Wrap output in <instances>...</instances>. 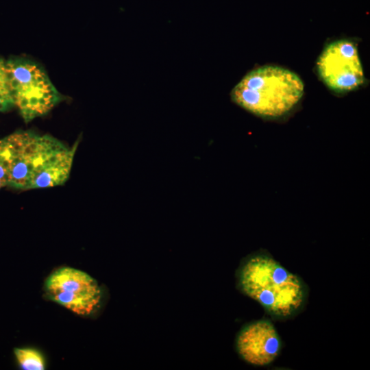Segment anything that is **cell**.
Returning <instances> with one entry per match:
<instances>
[{
  "mask_svg": "<svg viewBox=\"0 0 370 370\" xmlns=\"http://www.w3.org/2000/svg\"><path fill=\"white\" fill-rule=\"evenodd\" d=\"M5 70L14 106L26 123L47 114L61 101L47 73L35 62L10 59Z\"/></svg>",
  "mask_w": 370,
  "mask_h": 370,
  "instance_id": "277c9868",
  "label": "cell"
},
{
  "mask_svg": "<svg viewBox=\"0 0 370 370\" xmlns=\"http://www.w3.org/2000/svg\"><path fill=\"white\" fill-rule=\"evenodd\" d=\"M14 106L8 85L5 62L0 59V112L7 111Z\"/></svg>",
  "mask_w": 370,
  "mask_h": 370,
  "instance_id": "9c48e42d",
  "label": "cell"
},
{
  "mask_svg": "<svg viewBox=\"0 0 370 370\" xmlns=\"http://www.w3.org/2000/svg\"><path fill=\"white\" fill-rule=\"evenodd\" d=\"M9 173L8 167L5 155L0 143V189L8 186Z\"/></svg>",
  "mask_w": 370,
  "mask_h": 370,
  "instance_id": "30bf717a",
  "label": "cell"
},
{
  "mask_svg": "<svg viewBox=\"0 0 370 370\" xmlns=\"http://www.w3.org/2000/svg\"><path fill=\"white\" fill-rule=\"evenodd\" d=\"M236 281L244 295L277 318L293 316L306 301V288L302 280L266 254L244 258L237 269Z\"/></svg>",
  "mask_w": 370,
  "mask_h": 370,
  "instance_id": "7a4b0ae2",
  "label": "cell"
},
{
  "mask_svg": "<svg viewBox=\"0 0 370 370\" xmlns=\"http://www.w3.org/2000/svg\"><path fill=\"white\" fill-rule=\"evenodd\" d=\"M16 359L24 370H44L45 360L42 354L32 348H14Z\"/></svg>",
  "mask_w": 370,
  "mask_h": 370,
  "instance_id": "ba28073f",
  "label": "cell"
},
{
  "mask_svg": "<svg viewBox=\"0 0 370 370\" xmlns=\"http://www.w3.org/2000/svg\"><path fill=\"white\" fill-rule=\"evenodd\" d=\"M236 349L247 362L265 366L278 356L281 341L273 324L267 320L255 321L245 325L238 333Z\"/></svg>",
  "mask_w": 370,
  "mask_h": 370,
  "instance_id": "52a82bcc",
  "label": "cell"
},
{
  "mask_svg": "<svg viewBox=\"0 0 370 370\" xmlns=\"http://www.w3.org/2000/svg\"><path fill=\"white\" fill-rule=\"evenodd\" d=\"M304 84L295 73L264 66L247 73L232 89V101L260 116L276 118L289 112L300 100Z\"/></svg>",
  "mask_w": 370,
  "mask_h": 370,
  "instance_id": "3957f363",
  "label": "cell"
},
{
  "mask_svg": "<svg viewBox=\"0 0 370 370\" xmlns=\"http://www.w3.org/2000/svg\"><path fill=\"white\" fill-rule=\"evenodd\" d=\"M319 76L336 92L356 88L365 80L356 45L351 41L337 40L328 45L317 62Z\"/></svg>",
  "mask_w": 370,
  "mask_h": 370,
  "instance_id": "8992f818",
  "label": "cell"
},
{
  "mask_svg": "<svg viewBox=\"0 0 370 370\" xmlns=\"http://www.w3.org/2000/svg\"><path fill=\"white\" fill-rule=\"evenodd\" d=\"M0 142L8 167V186L49 188L68 180L77 144L67 147L52 136L32 132H17Z\"/></svg>",
  "mask_w": 370,
  "mask_h": 370,
  "instance_id": "6da1fadb",
  "label": "cell"
},
{
  "mask_svg": "<svg viewBox=\"0 0 370 370\" xmlns=\"http://www.w3.org/2000/svg\"><path fill=\"white\" fill-rule=\"evenodd\" d=\"M48 297L79 315H90L102 306L103 291L88 273L71 267L55 270L47 279Z\"/></svg>",
  "mask_w": 370,
  "mask_h": 370,
  "instance_id": "5b68a950",
  "label": "cell"
}]
</instances>
